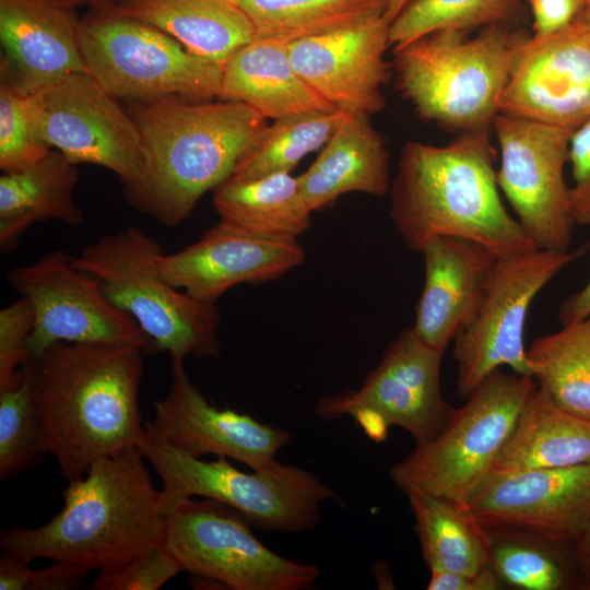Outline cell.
I'll return each instance as SVG.
<instances>
[{
  "label": "cell",
  "mask_w": 590,
  "mask_h": 590,
  "mask_svg": "<svg viewBox=\"0 0 590 590\" xmlns=\"http://www.w3.org/2000/svg\"><path fill=\"white\" fill-rule=\"evenodd\" d=\"M144 353L126 343L57 342L24 364L48 453L69 482L140 445Z\"/></svg>",
  "instance_id": "cell-1"
},
{
  "label": "cell",
  "mask_w": 590,
  "mask_h": 590,
  "mask_svg": "<svg viewBox=\"0 0 590 590\" xmlns=\"http://www.w3.org/2000/svg\"><path fill=\"white\" fill-rule=\"evenodd\" d=\"M491 135L403 145L389 192L390 217L408 249L420 252L436 236L474 240L498 256L536 249L502 201Z\"/></svg>",
  "instance_id": "cell-2"
},
{
  "label": "cell",
  "mask_w": 590,
  "mask_h": 590,
  "mask_svg": "<svg viewBox=\"0 0 590 590\" xmlns=\"http://www.w3.org/2000/svg\"><path fill=\"white\" fill-rule=\"evenodd\" d=\"M139 446L95 461L63 492V506L37 528L1 532L3 553L109 571L164 542L166 512Z\"/></svg>",
  "instance_id": "cell-3"
},
{
  "label": "cell",
  "mask_w": 590,
  "mask_h": 590,
  "mask_svg": "<svg viewBox=\"0 0 590 590\" xmlns=\"http://www.w3.org/2000/svg\"><path fill=\"white\" fill-rule=\"evenodd\" d=\"M217 99L131 102L145 174L127 197L163 225L184 222L204 193L226 181L267 126L250 106Z\"/></svg>",
  "instance_id": "cell-4"
},
{
  "label": "cell",
  "mask_w": 590,
  "mask_h": 590,
  "mask_svg": "<svg viewBox=\"0 0 590 590\" xmlns=\"http://www.w3.org/2000/svg\"><path fill=\"white\" fill-rule=\"evenodd\" d=\"M509 24L479 34L440 30L392 48L396 84L425 121L457 134L493 131L520 44Z\"/></svg>",
  "instance_id": "cell-5"
},
{
  "label": "cell",
  "mask_w": 590,
  "mask_h": 590,
  "mask_svg": "<svg viewBox=\"0 0 590 590\" xmlns=\"http://www.w3.org/2000/svg\"><path fill=\"white\" fill-rule=\"evenodd\" d=\"M162 253L157 240L131 225L86 245L72 259L99 282L111 304L133 318L155 353L180 359L217 356L219 307L170 284L160 270Z\"/></svg>",
  "instance_id": "cell-6"
},
{
  "label": "cell",
  "mask_w": 590,
  "mask_h": 590,
  "mask_svg": "<svg viewBox=\"0 0 590 590\" xmlns=\"http://www.w3.org/2000/svg\"><path fill=\"white\" fill-rule=\"evenodd\" d=\"M139 447L162 480L166 515L187 498L202 497L260 529L296 533L318 523L322 503L340 500L317 475L293 464L278 461L267 470L244 472L226 457L204 461L186 455L146 429Z\"/></svg>",
  "instance_id": "cell-7"
},
{
  "label": "cell",
  "mask_w": 590,
  "mask_h": 590,
  "mask_svg": "<svg viewBox=\"0 0 590 590\" xmlns=\"http://www.w3.org/2000/svg\"><path fill=\"white\" fill-rule=\"evenodd\" d=\"M535 386L530 376L493 371L433 439L415 444L391 467L392 482L405 494L421 492L465 507L492 474Z\"/></svg>",
  "instance_id": "cell-8"
},
{
  "label": "cell",
  "mask_w": 590,
  "mask_h": 590,
  "mask_svg": "<svg viewBox=\"0 0 590 590\" xmlns=\"http://www.w3.org/2000/svg\"><path fill=\"white\" fill-rule=\"evenodd\" d=\"M82 57L111 96L131 102L219 98L223 67L111 7L93 8L79 22Z\"/></svg>",
  "instance_id": "cell-9"
},
{
  "label": "cell",
  "mask_w": 590,
  "mask_h": 590,
  "mask_svg": "<svg viewBox=\"0 0 590 590\" xmlns=\"http://www.w3.org/2000/svg\"><path fill=\"white\" fill-rule=\"evenodd\" d=\"M589 250L590 239L573 250L497 256L472 321L453 340L458 396L467 398L502 366L531 377L523 342L529 308L548 282Z\"/></svg>",
  "instance_id": "cell-10"
},
{
  "label": "cell",
  "mask_w": 590,
  "mask_h": 590,
  "mask_svg": "<svg viewBox=\"0 0 590 590\" xmlns=\"http://www.w3.org/2000/svg\"><path fill=\"white\" fill-rule=\"evenodd\" d=\"M236 510L211 499L180 502L166 517L164 543L182 571L231 590H304L317 565L266 546Z\"/></svg>",
  "instance_id": "cell-11"
},
{
  "label": "cell",
  "mask_w": 590,
  "mask_h": 590,
  "mask_svg": "<svg viewBox=\"0 0 590 590\" xmlns=\"http://www.w3.org/2000/svg\"><path fill=\"white\" fill-rule=\"evenodd\" d=\"M445 351L423 342L412 327L390 343L377 366L356 389L320 398L322 421L352 417L368 437L380 441L389 426L406 430L415 444L433 439L452 412L440 388Z\"/></svg>",
  "instance_id": "cell-12"
},
{
  "label": "cell",
  "mask_w": 590,
  "mask_h": 590,
  "mask_svg": "<svg viewBox=\"0 0 590 590\" xmlns=\"http://www.w3.org/2000/svg\"><path fill=\"white\" fill-rule=\"evenodd\" d=\"M575 129L498 113L496 179L516 220L536 248L567 250L571 241L570 187L564 177Z\"/></svg>",
  "instance_id": "cell-13"
},
{
  "label": "cell",
  "mask_w": 590,
  "mask_h": 590,
  "mask_svg": "<svg viewBox=\"0 0 590 590\" xmlns=\"http://www.w3.org/2000/svg\"><path fill=\"white\" fill-rule=\"evenodd\" d=\"M43 139L74 164L87 163L115 173L133 191L145 174L140 131L91 74L72 73L30 93Z\"/></svg>",
  "instance_id": "cell-14"
},
{
  "label": "cell",
  "mask_w": 590,
  "mask_h": 590,
  "mask_svg": "<svg viewBox=\"0 0 590 590\" xmlns=\"http://www.w3.org/2000/svg\"><path fill=\"white\" fill-rule=\"evenodd\" d=\"M4 275L33 309L30 356L57 342L126 343L155 353L133 318L111 304L99 282L76 268L66 251L47 252L31 263L8 269Z\"/></svg>",
  "instance_id": "cell-15"
},
{
  "label": "cell",
  "mask_w": 590,
  "mask_h": 590,
  "mask_svg": "<svg viewBox=\"0 0 590 590\" xmlns=\"http://www.w3.org/2000/svg\"><path fill=\"white\" fill-rule=\"evenodd\" d=\"M499 113L570 129L590 117V19L585 11L564 30L523 39Z\"/></svg>",
  "instance_id": "cell-16"
},
{
  "label": "cell",
  "mask_w": 590,
  "mask_h": 590,
  "mask_svg": "<svg viewBox=\"0 0 590 590\" xmlns=\"http://www.w3.org/2000/svg\"><path fill=\"white\" fill-rule=\"evenodd\" d=\"M463 508L484 528L575 545L590 528V463L492 473Z\"/></svg>",
  "instance_id": "cell-17"
},
{
  "label": "cell",
  "mask_w": 590,
  "mask_h": 590,
  "mask_svg": "<svg viewBox=\"0 0 590 590\" xmlns=\"http://www.w3.org/2000/svg\"><path fill=\"white\" fill-rule=\"evenodd\" d=\"M184 361L170 358L167 393L154 402L145 429L191 457H226L253 471L272 468L291 434L231 409H217L190 380Z\"/></svg>",
  "instance_id": "cell-18"
},
{
  "label": "cell",
  "mask_w": 590,
  "mask_h": 590,
  "mask_svg": "<svg viewBox=\"0 0 590 590\" xmlns=\"http://www.w3.org/2000/svg\"><path fill=\"white\" fill-rule=\"evenodd\" d=\"M305 260L297 239L259 235L223 222L174 253H162L160 270L197 300L216 304L229 288L279 279Z\"/></svg>",
  "instance_id": "cell-19"
},
{
  "label": "cell",
  "mask_w": 590,
  "mask_h": 590,
  "mask_svg": "<svg viewBox=\"0 0 590 590\" xmlns=\"http://www.w3.org/2000/svg\"><path fill=\"white\" fill-rule=\"evenodd\" d=\"M390 22L385 15L287 44L300 78L335 109L370 116L385 108L389 78L385 54Z\"/></svg>",
  "instance_id": "cell-20"
},
{
  "label": "cell",
  "mask_w": 590,
  "mask_h": 590,
  "mask_svg": "<svg viewBox=\"0 0 590 590\" xmlns=\"http://www.w3.org/2000/svg\"><path fill=\"white\" fill-rule=\"evenodd\" d=\"M79 22L74 8L59 0H0L1 76L32 93L87 73Z\"/></svg>",
  "instance_id": "cell-21"
},
{
  "label": "cell",
  "mask_w": 590,
  "mask_h": 590,
  "mask_svg": "<svg viewBox=\"0 0 590 590\" xmlns=\"http://www.w3.org/2000/svg\"><path fill=\"white\" fill-rule=\"evenodd\" d=\"M420 252L424 284L412 328L427 345L446 351L472 321L498 255L480 243L453 236H436Z\"/></svg>",
  "instance_id": "cell-22"
},
{
  "label": "cell",
  "mask_w": 590,
  "mask_h": 590,
  "mask_svg": "<svg viewBox=\"0 0 590 590\" xmlns=\"http://www.w3.org/2000/svg\"><path fill=\"white\" fill-rule=\"evenodd\" d=\"M297 178L312 212L349 192L384 197L391 186L386 141L368 116L346 113L318 157Z\"/></svg>",
  "instance_id": "cell-23"
},
{
  "label": "cell",
  "mask_w": 590,
  "mask_h": 590,
  "mask_svg": "<svg viewBox=\"0 0 590 590\" xmlns=\"http://www.w3.org/2000/svg\"><path fill=\"white\" fill-rule=\"evenodd\" d=\"M219 98L244 103L273 120L337 110L297 73L287 44L260 38H252L225 61Z\"/></svg>",
  "instance_id": "cell-24"
},
{
  "label": "cell",
  "mask_w": 590,
  "mask_h": 590,
  "mask_svg": "<svg viewBox=\"0 0 590 590\" xmlns=\"http://www.w3.org/2000/svg\"><path fill=\"white\" fill-rule=\"evenodd\" d=\"M76 164L57 150L0 177V249L7 253L36 222L59 221L79 226L84 219L74 201Z\"/></svg>",
  "instance_id": "cell-25"
},
{
  "label": "cell",
  "mask_w": 590,
  "mask_h": 590,
  "mask_svg": "<svg viewBox=\"0 0 590 590\" xmlns=\"http://www.w3.org/2000/svg\"><path fill=\"white\" fill-rule=\"evenodd\" d=\"M109 7L157 27L222 67L255 36L251 21L234 0H116Z\"/></svg>",
  "instance_id": "cell-26"
},
{
  "label": "cell",
  "mask_w": 590,
  "mask_h": 590,
  "mask_svg": "<svg viewBox=\"0 0 590 590\" xmlns=\"http://www.w3.org/2000/svg\"><path fill=\"white\" fill-rule=\"evenodd\" d=\"M590 463V421L559 408L536 386L492 473Z\"/></svg>",
  "instance_id": "cell-27"
},
{
  "label": "cell",
  "mask_w": 590,
  "mask_h": 590,
  "mask_svg": "<svg viewBox=\"0 0 590 590\" xmlns=\"http://www.w3.org/2000/svg\"><path fill=\"white\" fill-rule=\"evenodd\" d=\"M213 204L221 222L259 235L297 239L311 225L312 211L291 173L231 177L214 189Z\"/></svg>",
  "instance_id": "cell-28"
},
{
  "label": "cell",
  "mask_w": 590,
  "mask_h": 590,
  "mask_svg": "<svg viewBox=\"0 0 590 590\" xmlns=\"http://www.w3.org/2000/svg\"><path fill=\"white\" fill-rule=\"evenodd\" d=\"M488 565L503 586L520 590L585 588L574 545L508 528H485Z\"/></svg>",
  "instance_id": "cell-29"
},
{
  "label": "cell",
  "mask_w": 590,
  "mask_h": 590,
  "mask_svg": "<svg viewBox=\"0 0 590 590\" xmlns=\"http://www.w3.org/2000/svg\"><path fill=\"white\" fill-rule=\"evenodd\" d=\"M406 496L429 569L476 575L489 566L486 529L465 508L421 492Z\"/></svg>",
  "instance_id": "cell-30"
},
{
  "label": "cell",
  "mask_w": 590,
  "mask_h": 590,
  "mask_svg": "<svg viewBox=\"0 0 590 590\" xmlns=\"http://www.w3.org/2000/svg\"><path fill=\"white\" fill-rule=\"evenodd\" d=\"M253 38L290 44L385 15L389 0H234Z\"/></svg>",
  "instance_id": "cell-31"
},
{
  "label": "cell",
  "mask_w": 590,
  "mask_h": 590,
  "mask_svg": "<svg viewBox=\"0 0 590 590\" xmlns=\"http://www.w3.org/2000/svg\"><path fill=\"white\" fill-rule=\"evenodd\" d=\"M527 358L531 377L559 408L590 421V316L536 338Z\"/></svg>",
  "instance_id": "cell-32"
},
{
  "label": "cell",
  "mask_w": 590,
  "mask_h": 590,
  "mask_svg": "<svg viewBox=\"0 0 590 590\" xmlns=\"http://www.w3.org/2000/svg\"><path fill=\"white\" fill-rule=\"evenodd\" d=\"M345 115L339 109L314 110L275 119L263 128L231 177L255 179L291 173L303 157L328 142Z\"/></svg>",
  "instance_id": "cell-33"
},
{
  "label": "cell",
  "mask_w": 590,
  "mask_h": 590,
  "mask_svg": "<svg viewBox=\"0 0 590 590\" xmlns=\"http://www.w3.org/2000/svg\"><path fill=\"white\" fill-rule=\"evenodd\" d=\"M521 1L414 0L390 22V47H400L440 30L473 33L494 25H510Z\"/></svg>",
  "instance_id": "cell-34"
},
{
  "label": "cell",
  "mask_w": 590,
  "mask_h": 590,
  "mask_svg": "<svg viewBox=\"0 0 590 590\" xmlns=\"http://www.w3.org/2000/svg\"><path fill=\"white\" fill-rule=\"evenodd\" d=\"M48 453L24 368L0 388V479L7 481L40 462Z\"/></svg>",
  "instance_id": "cell-35"
},
{
  "label": "cell",
  "mask_w": 590,
  "mask_h": 590,
  "mask_svg": "<svg viewBox=\"0 0 590 590\" xmlns=\"http://www.w3.org/2000/svg\"><path fill=\"white\" fill-rule=\"evenodd\" d=\"M51 150L43 139L33 110L31 94L1 76L0 167L3 172L26 168Z\"/></svg>",
  "instance_id": "cell-36"
},
{
  "label": "cell",
  "mask_w": 590,
  "mask_h": 590,
  "mask_svg": "<svg viewBox=\"0 0 590 590\" xmlns=\"http://www.w3.org/2000/svg\"><path fill=\"white\" fill-rule=\"evenodd\" d=\"M182 571L164 542L138 554L118 569L102 571L92 590H157Z\"/></svg>",
  "instance_id": "cell-37"
},
{
  "label": "cell",
  "mask_w": 590,
  "mask_h": 590,
  "mask_svg": "<svg viewBox=\"0 0 590 590\" xmlns=\"http://www.w3.org/2000/svg\"><path fill=\"white\" fill-rule=\"evenodd\" d=\"M34 329V314L25 297L0 310V388L19 378L28 354Z\"/></svg>",
  "instance_id": "cell-38"
},
{
  "label": "cell",
  "mask_w": 590,
  "mask_h": 590,
  "mask_svg": "<svg viewBox=\"0 0 590 590\" xmlns=\"http://www.w3.org/2000/svg\"><path fill=\"white\" fill-rule=\"evenodd\" d=\"M573 186L570 200L574 221L590 225V117L571 133L568 148Z\"/></svg>",
  "instance_id": "cell-39"
},
{
  "label": "cell",
  "mask_w": 590,
  "mask_h": 590,
  "mask_svg": "<svg viewBox=\"0 0 590 590\" xmlns=\"http://www.w3.org/2000/svg\"><path fill=\"white\" fill-rule=\"evenodd\" d=\"M533 19V35H550L564 30L583 11L585 0H524Z\"/></svg>",
  "instance_id": "cell-40"
},
{
  "label": "cell",
  "mask_w": 590,
  "mask_h": 590,
  "mask_svg": "<svg viewBox=\"0 0 590 590\" xmlns=\"http://www.w3.org/2000/svg\"><path fill=\"white\" fill-rule=\"evenodd\" d=\"M87 569L68 563L54 562L48 567L30 573L27 590H70L85 586Z\"/></svg>",
  "instance_id": "cell-41"
},
{
  "label": "cell",
  "mask_w": 590,
  "mask_h": 590,
  "mask_svg": "<svg viewBox=\"0 0 590 590\" xmlns=\"http://www.w3.org/2000/svg\"><path fill=\"white\" fill-rule=\"evenodd\" d=\"M428 590H498L503 583L489 566L476 575L444 569H429Z\"/></svg>",
  "instance_id": "cell-42"
},
{
  "label": "cell",
  "mask_w": 590,
  "mask_h": 590,
  "mask_svg": "<svg viewBox=\"0 0 590 590\" xmlns=\"http://www.w3.org/2000/svg\"><path fill=\"white\" fill-rule=\"evenodd\" d=\"M30 562L2 552L0 557V590H27Z\"/></svg>",
  "instance_id": "cell-43"
},
{
  "label": "cell",
  "mask_w": 590,
  "mask_h": 590,
  "mask_svg": "<svg viewBox=\"0 0 590 590\" xmlns=\"http://www.w3.org/2000/svg\"><path fill=\"white\" fill-rule=\"evenodd\" d=\"M557 316L563 326L590 316V280L562 303Z\"/></svg>",
  "instance_id": "cell-44"
},
{
  "label": "cell",
  "mask_w": 590,
  "mask_h": 590,
  "mask_svg": "<svg viewBox=\"0 0 590 590\" xmlns=\"http://www.w3.org/2000/svg\"><path fill=\"white\" fill-rule=\"evenodd\" d=\"M576 559L585 582V589L590 585V528L574 545Z\"/></svg>",
  "instance_id": "cell-45"
},
{
  "label": "cell",
  "mask_w": 590,
  "mask_h": 590,
  "mask_svg": "<svg viewBox=\"0 0 590 590\" xmlns=\"http://www.w3.org/2000/svg\"><path fill=\"white\" fill-rule=\"evenodd\" d=\"M414 0H389L385 12V17L391 22L405 7Z\"/></svg>",
  "instance_id": "cell-46"
},
{
  "label": "cell",
  "mask_w": 590,
  "mask_h": 590,
  "mask_svg": "<svg viewBox=\"0 0 590 590\" xmlns=\"http://www.w3.org/2000/svg\"><path fill=\"white\" fill-rule=\"evenodd\" d=\"M59 1H61L62 3L71 8H76L80 5H90L93 9V8H101V7L113 4L116 0H59Z\"/></svg>",
  "instance_id": "cell-47"
},
{
  "label": "cell",
  "mask_w": 590,
  "mask_h": 590,
  "mask_svg": "<svg viewBox=\"0 0 590 590\" xmlns=\"http://www.w3.org/2000/svg\"><path fill=\"white\" fill-rule=\"evenodd\" d=\"M585 12L590 19V0H585Z\"/></svg>",
  "instance_id": "cell-48"
},
{
  "label": "cell",
  "mask_w": 590,
  "mask_h": 590,
  "mask_svg": "<svg viewBox=\"0 0 590 590\" xmlns=\"http://www.w3.org/2000/svg\"><path fill=\"white\" fill-rule=\"evenodd\" d=\"M587 589H590V585L588 586V588H587Z\"/></svg>",
  "instance_id": "cell-49"
}]
</instances>
